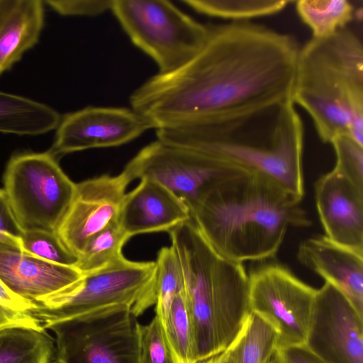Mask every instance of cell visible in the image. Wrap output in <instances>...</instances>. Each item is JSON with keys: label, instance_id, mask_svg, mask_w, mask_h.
<instances>
[{"label": "cell", "instance_id": "cell-15", "mask_svg": "<svg viewBox=\"0 0 363 363\" xmlns=\"http://www.w3.org/2000/svg\"><path fill=\"white\" fill-rule=\"evenodd\" d=\"M74 267L54 264L25 252L20 238H0V280L13 294L31 302L47 298L78 281Z\"/></svg>", "mask_w": 363, "mask_h": 363}, {"label": "cell", "instance_id": "cell-21", "mask_svg": "<svg viewBox=\"0 0 363 363\" xmlns=\"http://www.w3.org/2000/svg\"><path fill=\"white\" fill-rule=\"evenodd\" d=\"M55 344L45 330L12 328L0 331V363H53Z\"/></svg>", "mask_w": 363, "mask_h": 363}, {"label": "cell", "instance_id": "cell-2", "mask_svg": "<svg viewBox=\"0 0 363 363\" xmlns=\"http://www.w3.org/2000/svg\"><path fill=\"white\" fill-rule=\"evenodd\" d=\"M157 140L270 179L304 195L303 125L291 101L158 127Z\"/></svg>", "mask_w": 363, "mask_h": 363}, {"label": "cell", "instance_id": "cell-27", "mask_svg": "<svg viewBox=\"0 0 363 363\" xmlns=\"http://www.w3.org/2000/svg\"><path fill=\"white\" fill-rule=\"evenodd\" d=\"M130 238L118 222L111 225L89 240L74 267L82 274H86L123 259V247Z\"/></svg>", "mask_w": 363, "mask_h": 363}, {"label": "cell", "instance_id": "cell-28", "mask_svg": "<svg viewBox=\"0 0 363 363\" xmlns=\"http://www.w3.org/2000/svg\"><path fill=\"white\" fill-rule=\"evenodd\" d=\"M20 244L25 252L54 264L74 267L78 261V257L65 246L56 233L23 231Z\"/></svg>", "mask_w": 363, "mask_h": 363}, {"label": "cell", "instance_id": "cell-17", "mask_svg": "<svg viewBox=\"0 0 363 363\" xmlns=\"http://www.w3.org/2000/svg\"><path fill=\"white\" fill-rule=\"evenodd\" d=\"M191 219L185 202L160 183L144 178L125 194L118 224L130 237L167 232Z\"/></svg>", "mask_w": 363, "mask_h": 363}, {"label": "cell", "instance_id": "cell-13", "mask_svg": "<svg viewBox=\"0 0 363 363\" xmlns=\"http://www.w3.org/2000/svg\"><path fill=\"white\" fill-rule=\"evenodd\" d=\"M157 124L133 108L88 106L65 115L49 151L55 157L128 143Z\"/></svg>", "mask_w": 363, "mask_h": 363}, {"label": "cell", "instance_id": "cell-18", "mask_svg": "<svg viewBox=\"0 0 363 363\" xmlns=\"http://www.w3.org/2000/svg\"><path fill=\"white\" fill-rule=\"evenodd\" d=\"M297 257L303 265L342 291L363 315V255L324 235L302 242Z\"/></svg>", "mask_w": 363, "mask_h": 363}, {"label": "cell", "instance_id": "cell-34", "mask_svg": "<svg viewBox=\"0 0 363 363\" xmlns=\"http://www.w3.org/2000/svg\"><path fill=\"white\" fill-rule=\"evenodd\" d=\"M275 354L277 363H325L306 345L277 349Z\"/></svg>", "mask_w": 363, "mask_h": 363}, {"label": "cell", "instance_id": "cell-26", "mask_svg": "<svg viewBox=\"0 0 363 363\" xmlns=\"http://www.w3.org/2000/svg\"><path fill=\"white\" fill-rule=\"evenodd\" d=\"M155 264V315L164 331L172 302L183 287V274L179 259L172 245L160 250Z\"/></svg>", "mask_w": 363, "mask_h": 363}, {"label": "cell", "instance_id": "cell-23", "mask_svg": "<svg viewBox=\"0 0 363 363\" xmlns=\"http://www.w3.org/2000/svg\"><path fill=\"white\" fill-rule=\"evenodd\" d=\"M164 333L173 363H199L194 324L184 285L172 302Z\"/></svg>", "mask_w": 363, "mask_h": 363}, {"label": "cell", "instance_id": "cell-4", "mask_svg": "<svg viewBox=\"0 0 363 363\" xmlns=\"http://www.w3.org/2000/svg\"><path fill=\"white\" fill-rule=\"evenodd\" d=\"M180 262L199 362L225 351L250 313L249 277L242 263L218 254L190 219L169 233Z\"/></svg>", "mask_w": 363, "mask_h": 363}, {"label": "cell", "instance_id": "cell-33", "mask_svg": "<svg viewBox=\"0 0 363 363\" xmlns=\"http://www.w3.org/2000/svg\"><path fill=\"white\" fill-rule=\"evenodd\" d=\"M23 233L4 190L0 189V238L8 234L21 238Z\"/></svg>", "mask_w": 363, "mask_h": 363}, {"label": "cell", "instance_id": "cell-20", "mask_svg": "<svg viewBox=\"0 0 363 363\" xmlns=\"http://www.w3.org/2000/svg\"><path fill=\"white\" fill-rule=\"evenodd\" d=\"M61 117L52 107L0 91V132L36 135L56 129Z\"/></svg>", "mask_w": 363, "mask_h": 363}, {"label": "cell", "instance_id": "cell-5", "mask_svg": "<svg viewBox=\"0 0 363 363\" xmlns=\"http://www.w3.org/2000/svg\"><path fill=\"white\" fill-rule=\"evenodd\" d=\"M292 102L324 143L346 135L363 145V45L347 27L300 47Z\"/></svg>", "mask_w": 363, "mask_h": 363}, {"label": "cell", "instance_id": "cell-6", "mask_svg": "<svg viewBox=\"0 0 363 363\" xmlns=\"http://www.w3.org/2000/svg\"><path fill=\"white\" fill-rule=\"evenodd\" d=\"M155 261L125 257L81 278L65 289L38 302L32 312L46 328L52 323L116 304L131 307L138 318L155 305Z\"/></svg>", "mask_w": 363, "mask_h": 363}, {"label": "cell", "instance_id": "cell-12", "mask_svg": "<svg viewBox=\"0 0 363 363\" xmlns=\"http://www.w3.org/2000/svg\"><path fill=\"white\" fill-rule=\"evenodd\" d=\"M363 315L325 281L317 289L306 347L325 363H363Z\"/></svg>", "mask_w": 363, "mask_h": 363}, {"label": "cell", "instance_id": "cell-11", "mask_svg": "<svg viewBox=\"0 0 363 363\" xmlns=\"http://www.w3.org/2000/svg\"><path fill=\"white\" fill-rule=\"evenodd\" d=\"M239 170L191 150L157 140L140 150L123 172L130 182L147 178L160 183L189 208L211 183Z\"/></svg>", "mask_w": 363, "mask_h": 363}, {"label": "cell", "instance_id": "cell-36", "mask_svg": "<svg viewBox=\"0 0 363 363\" xmlns=\"http://www.w3.org/2000/svg\"><path fill=\"white\" fill-rule=\"evenodd\" d=\"M267 363H277L275 352Z\"/></svg>", "mask_w": 363, "mask_h": 363}, {"label": "cell", "instance_id": "cell-24", "mask_svg": "<svg viewBox=\"0 0 363 363\" xmlns=\"http://www.w3.org/2000/svg\"><path fill=\"white\" fill-rule=\"evenodd\" d=\"M272 326L251 312L243 328L230 345L233 363H267L277 350Z\"/></svg>", "mask_w": 363, "mask_h": 363}, {"label": "cell", "instance_id": "cell-31", "mask_svg": "<svg viewBox=\"0 0 363 363\" xmlns=\"http://www.w3.org/2000/svg\"><path fill=\"white\" fill-rule=\"evenodd\" d=\"M139 362L173 363L160 320L155 315L139 328Z\"/></svg>", "mask_w": 363, "mask_h": 363}, {"label": "cell", "instance_id": "cell-32", "mask_svg": "<svg viewBox=\"0 0 363 363\" xmlns=\"http://www.w3.org/2000/svg\"><path fill=\"white\" fill-rule=\"evenodd\" d=\"M114 0H48L54 11L63 16H97L111 11Z\"/></svg>", "mask_w": 363, "mask_h": 363}, {"label": "cell", "instance_id": "cell-29", "mask_svg": "<svg viewBox=\"0 0 363 363\" xmlns=\"http://www.w3.org/2000/svg\"><path fill=\"white\" fill-rule=\"evenodd\" d=\"M33 303L11 291L0 280V331L12 328L45 330L32 312Z\"/></svg>", "mask_w": 363, "mask_h": 363}, {"label": "cell", "instance_id": "cell-25", "mask_svg": "<svg viewBox=\"0 0 363 363\" xmlns=\"http://www.w3.org/2000/svg\"><path fill=\"white\" fill-rule=\"evenodd\" d=\"M183 4L196 12L230 21H250L251 19L276 14L291 0H183Z\"/></svg>", "mask_w": 363, "mask_h": 363}, {"label": "cell", "instance_id": "cell-35", "mask_svg": "<svg viewBox=\"0 0 363 363\" xmlns=\"http://www.w3.org/2000/svg\"><path fill=\"white\" fill-rule=\"evenodd\" d=\"M199 363H233V354L229 346L225 351Z\"/></svg>", "mask_w": 363, "mask_h": 363}, {"label": "cell", "instance_id": "cell-30", "mask_svg": "<svg viewBox=\"0 0 363 363\" xmlns=\"http://www.w3.org/2000/svg\"><path fill=\"white\" fill-rule=\"evenodd\" d=\"M330 144L336 155L333 169L363 190V145L346 135L336 137Z\"/></svg>", "mask_w": 363, "mask_h": 363}, {"label": "cell", "instance_id": "cell-10", "mask_svg": "<svg viewBox=\"0 0 363 363\" xmlns=\"http://www.w3.org/2000/svg\"><path fill=\"white\" fill-rule=\"evenodd\" d=\"M249 277L252 313L277 334V349L305 345L317 289L279 264H268Z\"/></svg>", "mask_w": 363, "mask_h": 363}, {"label": "cell", "instance_id": "cell-3", "mask_svg": "<svg viewBox=\"0 0 363 363\" xmlns=\"http://www.w3.org/2000/svg\"><path fill=\"white\" fill-rule=\"evenodd\" d=\"M301 201L267 177L239 170L211 183L189 209L218 254L243 263L274 257L289 228L311 225Z\"/></svg>", "mask_w": 363, "mask_h": 363}, {"label": "cell", "instance_id": "cell-16", "mask_svg": "<svg viewBox=\"0 0 363 363\" xmlns=\"http://www.w3.org/2000/svg\"><path fill=\"white\" fill-rule=\"evenodd\" d=\"M315 200L325 236L363 255V190L333 169L316 181Z\"/></svg>", "mask_w": 363, "mask_h": 363}, {"label": "cell", "instance_id": "cell-19", "mask_svg": "<svg viewBox=\"0 0 363 363\" xmlns=\"http://www.w3.org/2000/svg\"><path fill=\"white\" fill-rule=\"evenodd\" d=\"M44 19L43 1L0 0V75L38 43Z\"/></svg>", "mask_w": 363, "mask_h": 363}, {"label": "cell", "instance_id": "cell-9", "mask_svg": "<svg viewBox=\"0 0 363 363\" xmlns=\"http://www.w3.org/2000/svg\"><path fill=\"white\" fill-rule=\"evenodd\" d=\"M140 323L130 306L116 304L55 322L56 363H140Z\"/></svg>", "mask_w": 363, "mask_h": 363}, {"label": "cell", "instance_id": "cell-7", "mask_svg": "<svg viewBox=\"0 0 363 363\" xmlns=\"http://www.w3.org/2000/svg\"><path fill=\"white\" fill-rule=\"evenodd\" d=\"M111 11L132 43L172 72L203 47L208 25L202 24L165 0H114Z\"/></svg>", "mask_w": 363, "mask_h": 363}, {"label": "cell", "instance_id": "cell-22", "mask_svg": "<svg viewBox=\"0 0 363 363\" xmlns=\"http://www.w3.org/2000/svg\"><path fill=\"white\" fill-rule=\"evenodd\" d=\"M295 9L310 28L312 38L330 36L347 27L354 17V8L347 0H298Z\"/></svg>", "mask_w": 363, "mask_h": 363}, {"label": "cell", "instance_id": "cell-1", "mask_svg": "<svg viewBox=\"0 0 363 363\" xmlns=\"http://www.w3.org/2000/svg\"><path fill=\"white\" fill-rule=\"evenodd\" d=\"M299 49L293 36L251 21L210 24L199 52L140 85L131 107L158 128L292 101Z\"/></svg>", "mask_w": 363, "mask_h": 363}, {"label": "cell", "instance_id": "cell-8", "mask_svg": "<svg viewBox=\"0 0 363 363\" xmlns=\"http://www.w3.org/2000/svg\"><path fill=\"white\" fill-rule=\"evenodd\" d=\"M4 191L23 231L56 233L75 191L74 183L47 152L13 156L4 176Z\"/></svg>", "mask_w": 363, "mask_h": 363}, {"label": "cell", "instance_id": "cell-14", "mask_svg": "<svg viewBox=\"0 0 363 363\" xmlns=\"http://www.w3.org/2000/svg\"><path fill=\"white\" fill-rule=\"evenodd\" d=\"M130 182L122 171L116 176L103 174L76 184L57 234L77 257L92 238L118 222L125 190Z\"/></svg>", "mask_w": 363, "mask_h": 363}]
</instances>
